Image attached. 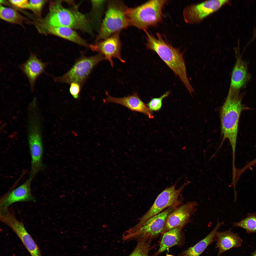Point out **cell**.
Segmentation results:
<instances>
[{
	"mask_svg": "<svg viewBox=\"0 0 256 256\" xmlns=\"http://www.w3.org/2000/svg\"><path fill=\"white\" fill-rule=\"evenodd\" d=\"M242 96L239 91H229L220 112L222 141L218 151L225 140L228 139L231 146L233 158L235 159L236 143L240 116L242 112L248 109L242 103Z\"/></svg>",
	"mask_w": 256,
	"mask_h": 256,
	"instance_id": "1",
	"label": "cell"
},
{
	"mask_svg": "<svg viewBox=\"0 0 256 256\" xmlns=\"http://www.w3.org/2000/svg\"><path fill=\"white\" fill-rule=\"evenodd\" d=\"M146 48L156 53L161 59L179 78L190 93L192 94L194 89L187 76L183 55L178 49L174 48L164 40L159 33L155 37L146 31Z\"/></svg>",
	"mask_w": 256,
	"mask_h": 256,
	"instance_id": "2",
	"label": "cell"
},
{
	"mask_svg": "<svg viewBox=\"0 0 256 256\" xmlns=\"http://www.w3.org/2000/svg\"><path fill=\"white\" fill-rule=\"evenodd\" d=\"M45 23L46 25L67 27L93 35L91 23L86 16L76 8L65 7L61 1L50 3Z\"/></svg>",
	"mask_w": 256,
	"mask_h": 256,
	"instance_id": "3",
	"label": "cell"
},
{
	"mask_svg": "<svg viewBox=\"0 0 256 256\" xmlns=\"http://www.w3.org/2000/svg\"><path fill=\"white\" fill-rule=\"evenodd\" d=\"M167 1L150 0L136 7H127L126 14L129 26L145 31L157 25L162 19V9Z\"/></svg>",
	"mask_w": 256,
	"mask_h": 256,
	"instance_id": "4",
	"label": "cell"
},
{
	"mask_svg": "<svg viewBox=\"0 0 256 256\" xmlns=\"http://www.w3.org/2000/svg\"><path fill=\"white\" fill-rule=\"evenodd\" d=\"M107 6L97 41L105 39L129 26L126 14L127 7L123 2L119 0L109 1Z\"/></svg>",
	"mask_w": 256,
	"mask_h": 256,
	"instance_id": "5",
	"label": "cell"
},
{
	"mask_svg": "<svg viewBox=\"0 0 256 256\" xmlns=\"http://www.w3.org/2000/svg\"><path fill=\"white\" fill-rule=\"evenodd\" d=\"M177 206L167 208L149 219L138 228H130L123 233V240L126 241L143 239H151L162 233L167 217Z\"/></svg>",
	"mask_w": 256,
	"mask_h": 256,
	"instance_id": "6",
	"label": "cell"
},
{
	"mask_svg": "<svg viewBox=\"0 0 256 256\" xmlns=\"http://www.w3.org/2000/svg\"><path fill=\"white\" fill-rule=\"evenodd\" d=\"M178 179L173 185L166 188L157 196L153 203L148 210L139 219L138 223L133 227L137 228L143 224L151 217L160 213L164 210L177 205L178 198L184 188L190 183L187 181L179 188L176 189V186Z\"/></svg>",
	"mask_w": 256,
	"mask_h": 256,
	"instance_id": "7",
	"label": "cell"
},
{
	"mask_svg": "<svg viewBox=\"0 0 256 256\" xmlns=\"http://www.w3.org/2000/svg\"><path fill=\"white\" fill-rule=\"evenodd\" d=\"M104 59V56L99 53L90 57H83L76 61L72 68L66 73L55 78V82L71 83L77 82L80 86L82 84L94 67Z\"/></svg>",
	"mask_w": 256,
	"mask_h": 256,
	"instance_id": "8",
	"label": "cell"
},
{
	"mask_svg": "<svg viewBox=\"0 0 256 256\" xmlns=\"http://www.w3.org/2000/svg\"><path fill=\"white\" fill-rule=\"evenodd\" d=\"M229 2L226 0H209L190 5L183 9L184 20L189 24L199 23Z\"/></svg>",
	"mask_w": 256,
	"mask_h": 256,
	"instance_id": "9",
	"label": "cell"
},
{
	"mask_svg": "<svg viewBox=\"0 0 256 256\" xmlns=\"http://www.w3.org/2000/svg\"><path fill=\"white\" fill-rule=\"evenodd\" d=\"M92 50L99 52L104 57L105 59L109 61L113 66V58L118 59L122 63L125 62L121 54V42L120 31L113 34L106 39L89 45Z\"/></svg>",
	"mask_w": 256,
	"mask_h": 256,
	"instance_id": "10",
	"label": "cell"
},
{
	"mask_svg": "<svg viewBox=\"0 0 256 256\" xmlns=\"http://www.w3.org/2000/svg\"><path fill=\"white\" fill-rule=\"evenodd\" d=\"M4 222L17 235L31 256H42L37 245L27 231L23 222L17 220L15 214L7 215Z\"/></svg>",
	"mask_w": 256,
	"mask_h": 256,
	"instance_id": "11",
	"label": "cell"
},
{
	"mask_svg": "<svg viewBox=\"0 0 256 256\" xmlns=\"http://www.w3.org/2000/svg\"><path fill=\"white\" fill-rule=\"evenodd\" d=\"M198 204L195 201L187 202L177 207L167 217L162 233L176 227H183L196 211Z\"/></svg>",
	"mask_w": 256,
	"mask_h": 256,
	"instance_id": "12",
	"label": "cell"
},
{
	"mask_svg": "<svg viewBox=\"0 0 256 256\" xmlns=\"http://www.w3.org/2000/svg\"><path fill=\"white\" fill-rule=\"evenodd\" d=\"M31 157V168L29 179L32 181L44 167L42 159L43 153L42 135L35 134L27 136Z\"/></svg>",
	"mask_w": 256,
	"mask_h": 256,
	"instance_id": "13",
	"label": "cell"
},
{
	"mask_svg": "<svg viewBox=\"0 0 256 256\" xmlns=\"http://www.w3.org/2000/svg\"><path fill=\"white\" fill-rule=\"evenodd\" d=\"M28 179L17 187L11 190L0 199V209L9 208L12 204L17 202L36 201V198L32 194L31 183Z\"/></svg>",
	"mask_w": 256,
	"mask_h": 256,
	"instance_id": "14",
	"label": "cell"
},
{
	"mask_svg": "<svg viewBox=\"0 0 256 256\" xmlns=\"http://www.w3.org/2000/svg\"><path fill=\"white\" fill-rule=\"evenodd\" d=\"M47 64V63L43 62L38 59L36 54L31 53L27 61L19 65V69L28 80L32 92L34 91L37 79L45 72Z\"/></svg>",
	"mask_w": 256,
	"mask_h": 256,
	"instance_id": "15",
	"label": "cell"
},
{
	"mask_svg": "<svg viewBox=\"0 0 256 256\" xmlns=\"http://www.w3.org/2000/svg\"><path fill=\"white\" fill-rule=\"evenodd\" d=\"M103 99L105 103H112L123 105L131 110L143 113L150 119L154 116L147 105L145 104L136 93L122 97H116L108 94Z\"/></svg>",
	"mask_w": 256,
	"mask_h": 256,
	"instance_id": "16",
	"label": "cell"
},
{
	"mask_svg": "<svg viewBox=\"0 0 256 256\" xmlns=\"http://www.w3.org/2000/svg\"><path fill=\"white\" fill-rule=\"evenodd\" d=\"M236 53V60L232 71L229 90L238 91L248 82L250 76L246 63L237 52Z\"/></svg>",
	"mask_w": 256,
	"mask_h": 256,
	"instance_id": "17",
	"label": "cell"
},
{
	"mask_svg": "<svg viewBox=\"0 0 256 256\" xmlns=\"http://www.w3.org/2000/svg\"><path fill=\"white\" fill-rule=\"evenodd\" d=\"M216 247L218 249L217 256L233 248L241 246L242 240L237 233L230 229L225 231L218 232L216 235Z\"/></svg>",
	"mask_w": 256,
	"mask_h": 256,
	"instance_id": "18",
	"label": "cell"
},
{
	"mask_svg": "<svg viewBox=\"0 0 256 256\" xmlns=\"http://www.w3.org/2000/svg\"><path fill=\"white\" fill-rule=\"evenodd\" d=\"M224 224V222L218 221L214 228L207 236L193 246L181 253L179 256H200L208 246L216 240L218 230Z\"/></svg>",
	"mask_w": 256,
	"mask_h": 256,
	"instance_id": "19",
	"label": "cell"
},
{
	"mask_svg": "<svg viewBox=\"0 0 256 256\" xmlns=\"http://www.w3.org/2000/svg\"><path fill=\"white\" fill-rule=\"evenodd\" d=\"M47 32L73 42L80 45L89 47L87 42L74 29L63 27H52L45 25Z\"/></svg>",
	"mask_w": 256,
	"mask_h": 256,
	"instance_id": "20",
	"label": "cell"
},
{
	"mask_svg": "<svg viewBox=\"0 0 256 256\" xmlns=\"http://www.w3.org/2000/svg\"><path fill=\"white\" fill-rule=\"evenodd\" d=\"M182 227L178 226L164 233L159 249L153 256H157L169 248L178 245L181 240Z\"/></svg>",
	"mask_w": 256,
	"mask_h": 256,
	"instance_id": "21",
	"label": "cell"
},
{
	"mask_svg": "<svg viewBox=\"0 0 256 256\" xmlns=\"http://www.w3.org/2000/svg\"><path fill=\"white\" fill-rule=\"evenodd\" d=\"M0 19L7 22L19 25L22 24L25 18L15 10L0 5Z\"/></svg>",
	"mask_w": 256,
	"mask_h": 256,
	"instance_id": "22",
	"label": "cell"
},
{
	"mask_svg": "<svg viewBox=\"0 0 256 256\" xmlns=\"http://www.w3.org/2000/svg\"><path fill=\"white\" fill-rule=\"evenodd\" d=\"M233 224L234 227L244 229L248 233H256V213L249 214L246 218L239 222L233 223Z\"/></svg>",
	"mask_w": 256,
	"mask_h": 256,
	"instance_id": "23",
	"label": "cell"
},
{
	"mask_svg": "<svg viewBox=\"0 0 256 256\" xmlns=\"http://www.w3.org/2000/svg\"><path fill=\"white\" fill-rule=\"evenodd\" d=\"M150 240L140 239L137 240L136 246L128 256H149Z\"/></svg>",
	"mask_w": 256,
	"mask_h": 256,
	"instance_id": "24",
	"label": "cell"
},
{
	"mask_svg": "<svg viewBox=\"0 0 256 256\" xmlns=\"http://www.w3.org/2000/svg\"><path fill=\"white\" fill-rule=\"evenodd\" d=\"M105 2V0L91 1L93 24L95 22L96 26H99H99H101L100 24Z\"/></svg>",
	"mask_w": 256,
	"mask_h": 256,
	"instance_id": "25",
	"label": "cell"
},
{
	"mask_svg": "<svg viewBox=\"0 0 256 256\" xmlns=\"http://www.w3.org/2000/svg\"><path fill=\"white\" fill-rule=\"evenodd\" d=\"M169 91L166 92L160 97L152 99L147 105L151 111H156L159 110L162 105V101L165 98L170 94Z\"/></svg>",
	"mask_w": 256,
	"mask_h": 256,
	"instance_id": "26",
	"label": "cell"
},
{
	"mask_svg": "<svg viewBox=\"0 0 256 256\" xmlns=\"http://www.w3.org/2000/svg\"><path fill=\"white\" fill-rule=\"evenodd\" d=\"M46 1L43 0H30L28 8L39 17L41 15L43 7Z\"/></svg>",
	"mask_w": 256,
	"mask_h": 256,
	"instance_id": "27",
	"label": "cell"
},
{
	"mask_svg": "<svg viewBox=\"0 0 256 256\" xmlns=\"http://www.w3.org/2000/svg\"><path fill=\"white\" fill-rule=\"evenodd\" d=\"M80 85L76 82L70 83L69 91L72 96L75 99H77L79 96L80 89Z\"/></svg>",
	"mask_w": 256,
	"mask_h": 256,
	"instance_id": "28",
	"label": "cell"
},
{
	"mask_svg": "<svg viewBox=\"0 0 256 256\" xmlns=\"http://www.w3.org/2000/svg\"><path fill=\"white\" fill-rule=\"evenodd\" d=\"M9 2L15 6L23 9L28 8L29 1L27 0H10Z\"/></svg>",
	"mask_w": 256,
	"mask_h": 256,
	"instance_id": "29",
	"label": "cell"
},
{
	"mask_svg": "<svg viewBox=\"0 0 256 256\" xmlns=\"http://www.w3.org/2000/svg\"><path fill=\"white\" fill-rule=\"evenodd\" d=\"M251 256H256V249L251 253Z\"/></svg>",
	"mask_w": 256,
	"mask_h": 256,
	"instance_id": "30",
	"label": "cell"
},
{
	"mask_svg": "<svg viewBox=\"0 0 256 256\" xmlns=\"http://www.w3.org/2000/svg\"><path fill=\"white\" fill-rule=\"evenodd\" d=\"M252 162L254 164H256V158L254 159L253 160Z\"/></svg>",
	"mask_w": 256,
	"mask_h": 256,
	"instance_id": "31",
	"label": "cell"
},
{
	"mask_svg": "<svg viewBox=\"0 0 256 256\" xmlns=\"http://www.w3.org/2000/svg\"><path fill=\"white\" fill-rule=\"evenodd\" d=\"M166 256H173V255H171L167 254Z\"/></svg>",
	"mask_w": 256,
	"mask_h": 256,
	"instance_id": "32",
	"label": "cell"
}]
</instances>
